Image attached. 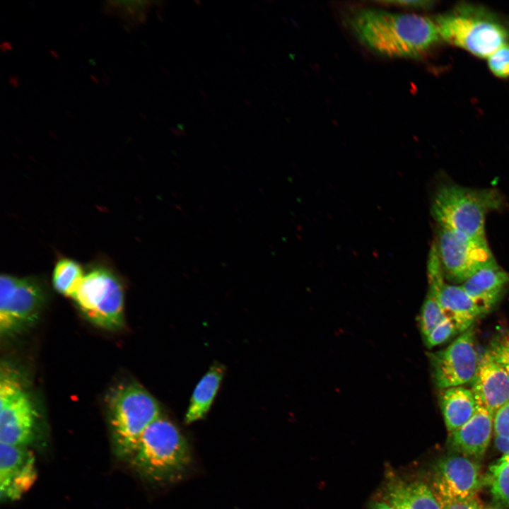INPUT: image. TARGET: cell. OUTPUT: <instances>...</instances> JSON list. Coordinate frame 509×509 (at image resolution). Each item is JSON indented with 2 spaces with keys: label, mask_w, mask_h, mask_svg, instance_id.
I'll return each instance as SVG.
<instances>
[{
  "label": "cell",
  "mask_w": 509,
  "mask_h": 509,
  "mask_svg": "<svg viewBox=\"0 0 509 509\" xmlns=\"http://www.w3.org/2000/svg\"><path fill=\"white\" fill-rule=\"evenodd\" d=\"M344 18L362 45L383 57L419 58L441 40L435 21L417 14L356 8Z\"/></svg>",
  "instance_id": "cell-1"
},
{
  "label": "cell",
  "mask_w": 509,
  "mask_h": 509,
  "mask_svg": "<svg viewBox=\"0 0 509 509\" xmlns=\"http://www.w3.org/2000/svg\"><path fill=\"white\" fill-rule=\"evenodd\" d=\"M130 459L143 477L166 483L180 478L190 463L191 455L178 428L160 415L143 432Z\"/></svg>",
  "instance_id": "cell-2"
},
{
  "label": "cell",
  "mask_w": 509,
  "mask_h": 509,
  "mask_svg": "<svg viewBox=\"0 0 509 509\" xmlns=\"http://www.w3.org/2000/svg\"><path fill=\"white\" fill-rule=\"evenodd\" d=\"M434 21L441 40L479 57H488L509 40L508 26L481 6L463 3Z\"/></svg>",
  "instance_id": "cell-3"
},
{
  "label": "cell",
  "mask_w": 509,
  "mask_h": 509,
  "mask_svg": "<svg viewBox=\"0 0 509 509\" xmlns=\"http://www.w3.org/2000/svg\"><path fill=\"white\" fill-rule=\"evenodd\" d=\"M498 190L474 189L457 185L442 186L435 193L431 213L440 226L464 235L486 239L488 213L502 208Z\"/></svg>",
  "instance_id": "cell-4"
},
{
  "label": "cell",
  "mask_w": 509,
  "mask_h": 509,
  "mask_svg": "<svg viewBox=\"0 0 509 509\" xmlns=\"http://www.w3.org/2000/svg\"><path fill=\"white\" fill-rule=\"evenodd\" d=\"M90 266L72 298L91 322L107 329H119L124 324L122 281L105 263Z\"/></svg>",
  "instance_id": "cell-5"
},
{
  "label": "cell",
  "mask_w": 509,
  "mask_h": 509,
  "mask_svg": "<svg viewBox=\"0 0 509 509\" xmlns=\"http://www.w3.org/2000/svg\"><path fill=\"white\" fill-rule=\"evenodd\" d=\"M160 416L158 401L141 385L117 390L110 401V424L118 455L130 457L143 432Z\"/></svg>",
  "instance_id": "cell-6"
},
{
  "label": "cell",
  "mask_w": 509,
  "mask_h": 509,
  "mask_svg": "<svg viewBox=\"0 0 509 509\" xmlns=\"http://www.w3.org/2000/svg\"><path fill=\"white\" fill-rule=\"evenodd\" d=\"M45 296V287L38 277H16L7 274H1V334H12L34 322Z\"/></svg>",
  "instance_id": "cell-7"
},
{
  "label": "cell",
  "mask_w": 509,
  "mask_h": 509,
  "mask_svg": "<svg viewBox=\"0 0 509 509\" xmlns=\"http://www.w3.org/2000/svg\"><path fill=\"white\" fill-rule=\"evenodd\" d=\"M435 244L443 273L457 282L463 283L479 270L497 263L486 239L440 227Z\"/></svg>",
  "instance_id": "cell-8"
},
{
  "label": "cell",
  "mask_w": 509,
  "mask_h": 509,
  "mask_svg": "<svg viewBox=\"0 0 509 509\" xmlns=\"http://www.w3.org/2000/svg\"><path fill=\"white\" fill-rule=\"evenodd\" d=\"M435 383L441 390L472 382L479 358L474 346V327L469 328L444 349L429 352Z\"/></svg>",
  "instance_id": "cell-9"
},
{
  "label": "cell",
  "mask_w": 509,
  "mask_h": 509,
  "mask_svg": "<svg viewBox=\"0 0 509 509\" xmlns=\"http://www.w3.org/2000/svg\"><path fill=\"white\" fill-rule=\"evenodd\" d=\"M484 481L476 460L456 453L438 463L435 493L460 500L473 498Z\"/></svg>",
  "instance_id": "cell-10"
},
{
  "label": "cell",
  "mask_w": 509,
  "mask_h": 509,
  "mask_svg": "<svg viewBox=\"0 0 509 509\" xmlns=\"http://www.w3.org/2000/svg\"><path fill=\"white\" fill-rule=\"evenodd\" d=\"M35 459L26 446L1 443L0 496L2 500L16 501L33 486L37 479Z\"/></svg>",
  "instance_id": "cell-11"
},
{
  "label": "cell",
  "mask_w": 509,
  "mask_h": 509,
  "mask_svg": "<svg viewBox=\"0 0 509 509\" xmlns=\"http://www.w3.org/2000/svg\"><path fill=\"white\" fill-rule=\"evenodd\" d=\"M472 385L476 402L493 416L509 401V375L487 350L479 358Z\"/></svg>",
  "instance_id": "cell-12"
},
{
  "label": "cell",
  "mask_w": 509,
  "mask_h": 509,
  "mask_svg": "<svg viewBox=\"0 0 509 509\" xmlns=\"http://www.w3.org/2000/svg\"><path fill=\"white\" fill-rule=\"evenodd\" d=\"M36 412L23 390L0 406L1 443L26 446L33 439Z\"/></svg>",
  "instance_id": "cell-13"
},
{
  "label": "cell",
  "mask_w": 509,
  "mask_h": 509,
  "mask_svg": "<svg viewBox=\"0 0 509 509\" xmlns=\"http://www.w3.org/2000/svg\"><path fill=\"white\" fill-rule=\"evenodd\" d=\"M477 403L476 411L463 426L449 433L448 443L457 454L478 460L481 458L493 433L494 416L482 404Z\"/></svg>",
  "instance_id": "cell-14"
},
{
  "label": "cell",
  "mask_w": 509,
  "mask_h": 509,
  "mask_svg": "<svg viewBox=\"0 0 509 509\" xmlns=\"http://www.w3.org/2000/svg\"><path fill=\"white\" fill-rule=\"evenodd\" d=\"M508 283L509 274L496 263L479 270L461 286L485 315L496 304Z\"/></svg>",
  "instance_id": "cell-15"
},
{
  "label": "cell",
  "mask_w": 509,
  "mask_h": 509,
  "mask_svg": "<svg viewBox=\"0 0 509 509\" xmlns=\"http://www.w3.org/2000/svg\"><path fill=\"white\" fill-rule=\"evenodd\" d=\"M437 298L445 317L453 324L458 333L467 330L484 315L461 285L444 283L437 293Z\"/></svg>",
  "instance_id": "cell-16"
},
{
  "label": "cell",
  "mask_w": 509,
  "mask_h": 509,
  "mask_svg": "<svg viewBox=\"0 0 509 509\" xmlns=\"http://www.w3.org/2000/svg\"><path fill=\"white\" fill-rule=\"evenodd\" d=\"M440 403L446 428L452 433L474 414L477 403L472 390L462 386L441 390Z\"/></svg>",
  "instance_id": "cell-17"
},
{
  "label": "cell",
  "mask_w": 509,
  "mask_h": 509,
  "mask_svg": "<svg viewBox=\"0 0 509 509\" xmlns=\"http://www.w3.org/2000/svg\"><path fill=\"white\" fill-rule=\"evenodd\" d=\"M225 368L214 363L201 378L192 393L185 415L186 423L203 419L210 409L224 376Z\"/></svg>",
  "instance_id": "cell-18"
},
{
  "label": "cell",
  "mask_w": 509,
  "mask_h": 509,
  "mask_svg": "<svg viewBox=\"0 0 509 509\" xmlns=\"http://www.w3.org/2000/svg\"><path fill=\"white\" fill-rule=\"evenodd\" d=\"M388 492L395 509H442L435 493L423 482L394 481Z\"/></svg>",
  "instance_id": "cell-19"
},
{
  "label": "cell",
  "mask_w": 509,
  "mask_h": 509,
  "mask_svg": "<svg viewBox=\"0 0 509 509\" xmlns=\"http://www.w3.org/2000/svg\"><path fill=\"white\" fill-rule=\"evenodd\" d=\"M85 272L81 265L72 259H59L53 269L52 284L62 295L72 298L79 288Z\"/></svg>",
  "instance_id": "cell-20"
},
{
  "label": "cell",
  "mask_w": 509,
  "mask_h": 509,
  "mask_svg": "<svg viewBox=\"0 0 509 509\" xmlns=\"http://www.w3.org/2000/svg\"><path fill=\"white\" fill-rule=\"evenodd\" d=\"M442 284L429 283L428 292L418 318L419 330L423 339L439 324L447 319L437 298V293Z\"/></svg>",
  "instance_id": "cell-21"
},
{
  "label": "cell",
  "mask_w": 509,
  "mask_h": 509,
  "mask_svg": "<svg viewBox=\"0 0 509 509\" xmlns=\"http://www.w3.org/2000/svg\"><path fill=\"white\" fill-rule=\"evenodd\" d=\"M486 481L493 499L509 507V455H503L489 467Z\"/></svg>",
  "instance_id": "cell-22"
},
{
  "label": "cell",
  "mask_w": 509,
  "mask_h": 509,
  "mask_svg": "<svg viewBox=\"0 0 509 509\" xmlns=\"http://www.w3.org/2000/svg\"><path fill=\"white\" fill-rule=\"evenodd\" d=\"M493 435L496 447L509 455V401L494 415Z\"/></svg>",
  "instance_id": "cell-23"
},
{
  "label": "cell",
  "mask_w": 509,
  "mask_h": 509,
  "mask_svg": "<svg viewBox=\"0 0 509 509\" xmlns=\"http://www.w3.org/2000/svg\"><path fill=\"white\" fill-rule=\"evenodd\" d=\"M486 350L509 375V332H503L496 336Z\"/></svg>",
  "instance_id": "cell-24"
},
{
  "label": "cell",
  "mask_w": 509,
  "mask_h": 509,
  "mask_svg": "<svg viewBox=\"0 0 509 509\" xmlns=\"http://www.w3.org/2000/svg\"><path fill=\"white\" fill-rule=\"evenodd\" d=\"M488 66L492 74L501 78L509 77V44L506 43L488 57Z\"/></svg>",
  "instance_id": "cell-25"
},
{
  "label": "cell",
  "mask_w": 509,
  "mask_h": 509,
  "mask_svg": "<svg viewBox=\"0 0 509 509\" xmlns=\"http://www.w3.org/2000/svg\"><path fill=\"white\" fill-rule=\"evenodd\" d=\"M458 333L457 329L447 319L439 324L426 338L425 345L431 349L443 344Z\"/></svg>",
  "instance_id": "cell-26"
},
{
  "label": "cell",
  "mask_w": 509,
  "mask_h": 509,
  "mask_svg": "<svg viewBox=\"0 0 509 509\" xmlns=\"http://www.w3.org/2000/svg\"><path fill=\"white\" fill-rule=\"evenodd\" d=\"M435 494L442 509H480L482 507L477 497L460 500L435 493Z\"/></svg>",
  "instance_id": "cell-27"
},
{
  "label": "cell",
  "mask_w": 509,
  "mask_h": 509,
  "mask_svg": "<svg viewBox=\"0 0 509 509\" xmlns=\"http://www.w3.org/2000/svg\"><path fill=\"white\" fill-rule=\"evenodd\" d=\"M380 3L392 6H397L406 8L426 9L433 6L432 1H384Z\"/></svg>",
  "instance_id": "cell-28"
},
{
  "label": "cell",
  "mask_w": 509,
  "mask_h": 509,
  "mask_svg": "<svg viewBox=\"0 0 509 509\" xmlns=\"http://www.w3.org/2000/svg\"><path fill=\"white\" fill-rule=\"evenodd\" d=\"M373 509H395L392 505L385 503H377L374 505Z\"/></svg>",
  "instance_id": "cell-29"
},
{
  "label": "cell",
  "mask_w": 509,
  "mask_h": 509,
  "mask_svg": "<svg viewBox=\"0 0 509 509\" xmlns=\"http://www.w3.org/2000/svg\"><path fill=\"white\" fill-rule=\"evenodd\" d=\"M480 509H500L498 507L494 506H488V507H481Z\"/></svg>",
  "instance_id": "cell-30"
}]
</instances>
